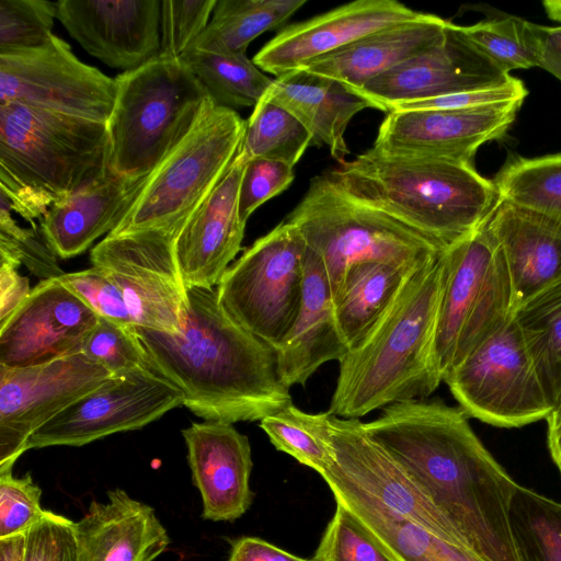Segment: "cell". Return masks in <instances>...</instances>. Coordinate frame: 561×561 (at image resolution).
Here are the masks:
<instances>
[{"label":"cell","mask_w":561,"mask_h":561,"mask_svg":"<svg viewBox=\"0 0 561 561\" xmlns=\"http://www.w3.org/2000/svg\"><path fill=\"white\" fill-rule=\"evenodd\" d=\"M366 434L410 477L483 561H519L510 508L518 484L483 446L468 415L440 400L385 407Z\"/></svg>","instance_id":"6da1fadb"},{"label":"cell","mask_w":561,"mask_h":561,"mask_svg":"<svg viewBox=\"0 0 561 561\" xmlns=\"http://www.w3.org/2000/svg\"><path fill=\"white\" fill-rule=\"evenodd\" d=\"M179 333L135 327L153 369L178 387L204 421H261L291 402L277 374L275 351L222 308L215 288L187 290Z\"/></svg>","instance_id":"7a4b0ae2"},{"label":"cell","mask_w":561,"mask_h":561,"mask_svg":"<svg viewBox=\"0 0 561 561\" xmlns=\"http://www.w3.org/2000/svg\"><path fill=\"white\" fill-rule=\"evenodd\" d=\"M446 278L445 250L413 271L365 334L339 360L329 413L358 419L432 394L443 381L436 335Z\"/></svg>","instance_id":"3957f363"},{"label":"cell","mask_w":561,"mask_h":561,"mask_svg":"<svg viewBox=\"0 0 561 561\" xmlns=\"http://www.w3.org/2000/svg\"><path fill=\"white\" fill-rule=\"evenodd\" d=\"M343 192L448 248L479 229L501 201L473 162L374 147L325 173Z\"/></svg>","instance_id":"277c9868"},{"label":"cell","mask_w":561,"mask_h":561,"mask_svg":"<svg viewBox=\"0 0 561 561\" xmlns=\"http://www.w3.org/2000/svg\"><path fill=\"white\" fill-rule=\"evenodd\" d=\"M285 220L299 230L307 247L321 260L333 298L354 265L378 262L414 270L446 249L353 198L325 173L311 179L306 194Z\"/></svg>","instance_id":"5b68a950"},{"label":"cell","mask_w":561,"mask_h":561,"mask_svg":"<svg viewBox=\"0 0 561 561\" xmlns=\"http://www.w3.org/2000/svg\"><path fill=\"white\" fill-rule=\"evenodd\" d=\"M117 92L106 123L110 169L146 176L191 130L209 99L180 59L157 57L116 77Z\"/></svg>","instance_id":"8992f818"},{"label":"cell","mask_w":561,"mask_h":561,"mask_svg":"<svg viewBox=\"0 0 561 561\" xmlns=\"http://www.w3.org/2000/svg\"><path fill=\"white\" fill-rule=\"evenodd\" d=\"M110 169L106 124L0 104V176L64 199Z\"/></svg>","instance_id":"52a82bcc"},{"label":"cell","mask_w":561,"mask_h":561,"mask_svg":"<svg viewBox=\"0 0 561 561\" xmlns=\"http://www.w3.org/2000/svg\"><path fill=\"white\" fill-rule=\"evenodd\" d=\"M245 125L237 111L207 99L191 130L151 172L134 205L108 234L184 225L239 153Z\"/></svg>","instance_id":"ba28073f"},{"label":"cell","mask_w":561,"mask_h":561,"mask_svg":"<svg viewBox=\"0 0 561 561\" xmlns=\"http://www.w3.org/2000/svg\"><path fill=\"white\" fill-rule=\"evenodd\" d=\"M436 355L443 378L478 344L500 329L517 302L504 256L484 224L445 249Z\"/></svg>","instance_id":"9c48e42d"},{"label":"cell","mask_w":561,"mask_h":561,"mask_svg":"<svg viewBox=\"0 0 561 561\" xmlns=\"http://www.w3.org/2000/svg\"><path fill=\"white\" fill-rule=\"evenodd\" d=\"M306 252L299 230L284 220L247 248L216 286L230 317L273 350L298 312Z\"/></svg>","instance_id":"30bf717a"},{"label":"cell","mask_w":561,"mask_h":561,"mask_svg":"<svg viewBox=\"0 0 561 561\" xmlns=\"http://www.w3.org/2000/svg\"><path fill=\"white\" fill-rule=\"evenodd\" d=\"M468 415L499 427H520L550 415L537 370L514 314L445 377Z\"/></svg>","instance_id":"8fae6325"},{"label":"cell","mask_w":561,"mask_h":561,"mask_svg":"<svg viewBox=\"0 0 561 561\" xmlns=\"http://www.w3.org/2000/svg\"><path fill=\"white\" fill-rule=\"evenodd\" d=\"M182 227L107 234L90 252L92 266L122 291L136 327L179 333L186 322L188 289L175 254Z\"/></svg>","instance_id":"7c38bea8"},{"label":"cell","mask_w":561,"mask_h":561,"mask_svg":"<svg viewBox=\"0 0 561 561\" xmlns=\"http://www.w3.org/2000/svg\"><path fill=\"white\" fill-rule=\"evenodd\" d=\"M117 81L79 60L53 35L45 45L0 54V104L31 107L106 124Z\"/></svg>","instance_id":"4fadbf2b"},{"label":"cell","mask_w":561,"mask_h":561,"mask_svg":"<svg viewBox=\"0 0 561 561\" xmlns=\"http://www.w3.org/2000/svg\"><path fill=\"white\" fill-rule=\"evenodd\" d=\"M183 400L181 390L154 370L112 377L35 431L26 447H79L139 430L183 405Z\"/></svg>","instance_id":"5bb4252c"},{"label":"cell","mask_w":561,"mask_h":561,"mask_svg":"<svg viewBox=\"0 0 561 561\" xmlns=\"http://www.w3.org/2000/svg\"><path fill=\"white\" fill-rule=\"evenodd\" d=\"M112 377L83 354L36 366H0V468H13L35 431Z\"/></svg>","instance_id":"9a60e30c"},{"label":"cell","mask_w":561,"mask_h":561,"mask_svg":"<svg viewBox=\"0 0 561 561\" xmlns=\"http://www.w3.org/2000/svg\"><path fill=\"white\" fill-rule=\"evenodd\" d=\"M98 320L58 277L42 279L0 321V366H36L82 354Z\"/></svg>","instance_id":"2e32d148"},{"label":"cell","mask_w":561,"mask_h":561,"mask_svg":"<svg viewBox=\"0 0 561 561\" xmlns=\"http://www.w3.org/2000/svg\"><path fill=\"white\" fill-rule=\"evenodd\" d=\"M511 77L471 46L457 24L448 21L444 39L355 92L388 113L403 103L490 88Z\"/></svg>","instance_id":"e0dca14e"},{"label":"cell","mask_w":561,"mask_h":561,"mask_svg":"<svg viewBox=\"0 0 561 561\" xmlns=\"http://www.w3.org/2000/svg\"><path fill=\"white\" fill-rule=\"evenodd\" d=\"M522 104L389 112L373 147L390 153L473 162L480 146L505 135Z\"/></svg>","instance_id":"ac0fdd59"},{"label":"cell","mask_w":561,"mask_h":561,"mask_svg":"<svg viewBox=\"0 0 561 561\" xmlns=\"http://www.w3.org/2000/svg\"><path fill=\"white\" fill-rule=\"evenodd\" d=\"M332 467L381 505L465 548L456 531L402 468L364 431L358 419L329 413ZM466 549V548H465Z\"/></svg>","instance_id":"d6986e66"},{"label":"cell","mask_w":561,"mask_h":561,"mask_svg":"<svg viewBox=\"0 0 561 561\" xmlns=\"http://www.w3.org/2000/svg\"><path fill=\"white\" fill-rule=\"evenodd\" d=\"M57 19L105 65L130 71L160 55V0H59Z\"/></svg>","instance_id":"ffe728a7"},{"label":"cell","mask_w":561,"mask_h":561,"mask_svg":"<svg viewBox=\"0 0 561 561\" xmlns=\"http://www.w3.org/2000/svg\"><path fill=\"white\" fill-rule=\"evenodd\" d=\"M417 13L394 0L353 1L283 28L256 53L253 61L277 78Z\"/></svg>","instance_id":"44dd1931"},{"label":"cell","mask_w":561,"mask_h":561,"mask_svg":"<svg viewBox=\"0 0 561 561\" xmlns=\"http://www.w3.org/2000/svg\"><path fill=\"white\" fill-rule=\"evenodd\" d=\"M247 162L239 151L176 238L175 254L187 289L215 288L241 250L245 222L239 216V188Z\"/></svg>","instance_id":"7402d4cb"},{"label":"cell","mask_w":561,"mask_h":561,"mask_svg":"<svg viewBox=\"0 0 561 561\" xmlns=\"http://www.w3.org/2000/svg\"><path fill=\"white\" fill-rule=\"evenodd\" d=\"M192 481L198 489L204 519L234 520L251 505V446L232 424L204 421L182 431Z\"/></svg>","instance_id":"603a6c76"},{"label":"cell","mask_w":561,"mask_h":561,"mask_svg":"<svg viewBox=\"0 0 561 561\" xmlns=\"http://www.w3.org/2000/svg\"><path fill=\"white\" fill-rule=\"evenodd\" d=\"M274 351L278 378L288 389L305 385L320 366L340 360L348 351L335 318L327 272L308 247L298 312Z\"/></svg>","instance_id":"cb8c5ba5"},{"label":"cell","mask_w":561,"mask_h":561,"mask_svg":"<svg viewBox=\"0 0 561 561\" xmlns=\"http://www.w3.org/2000/svg\"><path fill=\"white\" fill-rule=\"evenodd\" d=\"M149 175L123 176L108 169L101 178L54 203L39 220L46 244L61 259L85 252L96 239L118 226Z\"/></svg>","instance_id":"d4e9b609"},{"label":"cell","mask_w":561,"mask_h":561,"mask_svg":"<svg viewBox=\"0 0 561 561\" xmlns=\"http://www.w3.org/2000/svg\"><path fill=\"white\" fill-rule=\"evenodd\" d=\"M75 531L79 561H153L170 543L154 510L121 489L92 501Z\"/></svg>","instance_id":"484cf974"},{"label":"cell","mask_w":561,"mask_h":561,"mask_svg":"<svg viewBox=\"0 0 561 561\" xmlns=\"http://www.w3.org/2000/svg\"><path fill=\"white\" fill-rule=\"evenodd\" d=\"M485 228L506 262L517 306L561 280V225L503 199Z\"/></svg>","instance_id":"4316f807"},{"label":"cell","mask_w":561,"mask_h":561,"mask_svg":"<svg viewBox=\"0 0 561 561\" xmlns=\"http://www.w3.org/2000/svg\"><path fill=\"white\" fill-rule=\"evenodd\" d=\"M448 20L419 12L376 31L310 64L304 70L337 80L353 91L433 47L446 35Z\"/></svg>","instance_id":"83f0119b"},{"label":"cell","mask_w":561,"mask_h":561,"mask_svg":"<svg viewBox=\"0 0 561 561\" xmlns=\"http://www.w3.org/2000/svg\"><path fill=\"white\" fill-rule=\"evenodd\" d=\"M265 96L297 117L311 134V145L327 146L337 164L350 154L345 131L351 119L376 108L342 82L304 69L275 78Z\"/></svg>","instance_id":"f1b7e54d"},{"label":"cell","mask_w":561,"mask_h":561,"mask_svg":"<svg viewBox=\"0 0 561 561\" xmlns=\"http://www.w3.org/2000/svg\"><path fill=\"white\" fill-rule=\"evenodd\" d=\"M321 476L335 501L347 506L399 561H483L471 551L393 514L332 466Z\"/></svg>","instance_id":"f546056e"},{"label":"cell","mask_w":561,"mask_h":561,"mask_svg":"<svg viewBox=\"0 0 561 561\" xmlns=\"http://www.w3.org/2000/svg\"><path fill=\"white\" fill-rule=\"evenodd\" d=\"M415 270L378 262L357 264L348 270L333 298L337 325L348 348L379 318Z\"/></svg>","instance_id":"4dcf8cb0"},{"label":"cell","mask_w":561,"mask_h":561,"mask_svg":"<svg viewBox=\"0 0 561 561\" xmlns=\"http://www.w3.org/2000/svg\"><path fill=\"white\" fill-rule=\"evenodd\" d=\"M307 0H217L211 19L192 47L247 54L252 41L282 26Z\"/></svg>","instance_id":"1f68e13d"},{"label":"cell","mask_w":561,"mask_h":561,"mask_svg":"<svg viewBox=\"0 0 561 561\" xmlns=\"http://www.w3.org/2000/svg\"><path fill=\"white\" fill-rule=\"evenodd\" d=\"M514 317L552 411L561 408V280L520 302Z\"/></svg>","instance_id":"d6a6232c"},{"label":"cell","mask_w":561,"mask_h":561,"mask_svg":"<svg viewBox=\"0 0 561 561\" xmlns=\"http://www.w3.org/2000/svg\"><path fill=\"white\" fill-rule=\"evenodd\" d=\"M179 59L216 105L233 111L254 107L274 81L247 54L213 53L191 47Z\"/></svg>","instance_id":"836d02e7"},{"label":"cell","mask_w":561,"mask_h":561,"mask_svg":"<svg viewBox=\"0 0 561 561\" xmlns=\"http://www.w3.org/2000/svg\"><path fill=\"white\" fill-rule=\"evenodd\" d=\"M493 181L501 199L561 225V152L512 158Z\"/></svg>","instance_id":"e575fe53"},{"label":"cell","mask_w":561,"mask_h":561,"mask_svg":"<svg viewBox=\"0 0 561 561\" xmlns=\"http://www.w3.org/2000/svg\"><path fill=\"white\" fill-rule=\"evenodd\" d=\"M510 524L519 561H561V503L519 485Z\"/></svg>","instance_id":"d590c367"},{"label":"cell","mask_w":561,"mask_h":561,"mask_svg":"<svg viewBox=\"0 0 561 561\" xmlns=\"http://www.w3.org/2000/svg\"><path fill=\"white\" fill-rule=\"evenodd\" d=\"M311 145V134L283 106L264 96L247 121L240 152L254 158L285 162L291 167Z\"/></svg>","instance_id":"8d00e7d4"},{"label":"cell","mask_w":561,"mask_h":561,"mask_svg":"<svg viewBox=\"0 0 561 561\" xmlns=\"http://www.w3.org/2000/svg\"><path fill=\"white\" fill-rule=\"evenodd\" d=\"M457 28L471 46L504 73L538 67V24L505 15L472 25H457Z\"/></svg>","instance_id":"74e56055"},{"label":"cell","mask_w":561,"mask_h":561,"mask_svg":"<svg viewBox=\"0 0 561 561\" xmlns=\"http://www.w3.org/2000/svg\"><path fill=\"white\" fill-rule=\"evenodd\" d=\"M260 426L276 449L320 474L332 465L328 411L307 413L290 403L262 419Z\"/></svg>","instance_id":"f35d334b"},{"label":"cell","mask_w":561,"mask_h":561,"mask_svg":"<svg viewBox=\"0 0 561 561\" xmlns=\"http://www.w3.org/2000/svg\"><path fill=\"white\" fill-rule=\"evenodd\" d=\"M317 561H399L390 549L343 503L336 502L313 557Z\"/></svg>","instance_id":"ab89813d"},{"label":"cell","mask_w":561,"mask_h":561,"mask_svg":"<svg viewBox=\"0 0 561 561\" xmlns=\"http://www.w3.org/2000/svg\"><path fill=\"white\" fill-rule=\"evenodd\" d=\"M134 328L99 317L82 354L113 377H123L137 370H154Z\"/></svg>","instance_id":"60d3db41"},{"label":"cell","mask_w":561,"mask_h":561,"mask_svg":"<svg viewBox=\"0 0 561 561\" xmlns=\"http://www.w3.org/2000/svg\"><path fill=\"white\" fill-rule=\"evenodd\" d=\"M56 2L0 0V54L37 48L51 38Z\"/></svg>","instance_id":"b9f144b4"},{"label":"cell","mask_w":561,"mask_h":561,"mask_svg":"<svg viewBox=\"0 0 561 561\" xmlns=\"http://www.w3.org/2000/svg\"><path fill=\"white\" fill-rule=\"evenodd\" d=\"M217 0H162L160 57L179 59L204 32Z\"/></svg>","instance_id":"7bdbcfd3"},{"label":"cell","mask_w":561,"mask_h":561,"mask_svg":"<svg viewBox=\"0 0 561 561\" xmlns=\"http://www.w3.org/2000/svg\"><path fill=\"white\" fill-rule=\"evenodd\" d=\"M41 496L30 473L15 478L12 468H0V538L25 533L45 515Z\"/></svg>","instance_id":"ee69618b"},{"label":"cell","mask_w":561,"mask_h":561,"mask_svg":"<svg viewBox=\"0 0 561 561\" xmlns=\"http://www.w3.org/2000/svg\"><path fill=\"white\" fill-rule=\"evenodd\" d=\"M58 279L98 317L124 327H136L122 291L98 268L92 266L80 272L64 273Z\"/></svg>","instance_id":"f6af8a7d"},{"label":"cell","mask_w":561,"mask_h":561,"mask_svg":"<svg viewBox=\"0 0 561 561\" xmlns=\"http://www.w3.org/2000/svg\"><path fill=\"white\" fill-rule=\"evenodd\" d=\"M294 167L276 160H248L239 188V216L247 224L265 202L285 191L294 181Z\"/></svg>","instance_id":"bcb514c9"},{"label":"cell","mask_w":561,"mask_h":561,"mask_svg":"<svg viewBox=\"0 0 561 561\" xmlns=\"http://www.w3.org/2000/svg\"><path fill=\"white\" fill-rule=\"evenodd\" d=\"M76 523L46 510L25 531L24 561H79Z\"/></svg>","instance_id":"7dc6e473"},{"label":"cell","mask_w":561,"mask_h":561,"mask_svg":"<svg viewBox=\"0 0 561 561\" xmlns=\"http://www.w3.org/2000/svg\"><path fill=\"white\" fill-rule=\"evenodd\" d=\"M11 211L7 198L0 194V237L13 245L22 264L43 279L62 275L57 256L46 244L41 230L37 227H20Z\"/></svg>","instance_id":"c3c4849f"},{"label":"cell","mask_w":561,"mask_h":561,"mask_svg":"<svg viewBox=\"0 0 561 561\" xmlns=\"http://www.w3.org/2000/svg\"><path fill=\"white\" fill-rule=\"evenodd\" d=\"M527 94L528 91L523 81L512 76L507 81L497 85L448 94L419 102L403 103L392 107L389 112L468 108L511 102H524Z\"/></svg>","instance_id":"681fc988"},{"label":"cell","mask_w":561,"mask_h":561,"mask_svg":"<svg viewBox=\"0 0 561 561\" xmlns=\"http://www.w3.org/2000/svg\"><path fill=\"white\" fill-rule=\"evenodd\" d=\"M18 266L0 262V321L7 319L30 295L28 279Z\"/></svg>","instance_id":"f907efd6"},{"label":"cell","mask_w":561,"mask_h":561,"mask_svg":"<svg viewBox=\"0 0 561 561\" xmlns=\"http://www.w3.org/2000/svg\"><path fill=\"white\" fill-rule=\"evenodd\" d=\"M227 561H317L298 558L272 543L254 537H243L232 545Z\"/></svg>","instance_id":"816d5d0a"},{"label":"cell","mask_w":561,"mask_h":561,"mask_svg":"<svg viewBox=\"0 0 561 561\" xmlns=\"http://www.w3.org/2000/svg\"><path fill=\"white\" fill-rule=\"evenodd\" d=\"M538 33L540 43L538 67L561 81V25H538Z\"/></svg>","instance_id":"f5cc1de1"},{"label":"cell","mask_w":561,"mask_h":561,"mask_svg":"<svg viewBox=\"0 0 561 561\" xmlns=\"http://www.w3.org/2000/svg\"><path fill=\"white\" fill-rule=\"evenodd\" d=\"M547 444L550 456L561 473V408L551 411L547 417Z\"/></svg>","instance_id":"db71d44e"},{"label":"cell","mask_w":561,"mask_h":561,"mask_svg":"<svg viewBox=\"0 0 561 561\" xmlns=\"http://www.w3.org/2000/svg\"><path fill=\"white\" fill-rule=\"evenodd\" d=\"M25 533L0 538V561H24Z\"/></svg>","instance_id":"11a10c76"},{"label":"cell","mask_w":561,"mask_h":561,"mask_svg":"<svg viewBox=\"0 0 561 561\" xmlns=\"http://www.w3.org/2000/svg\"><path fill=\"white\" fill-rule=\"evenodd\" d=\"M542 5L547 15L561 24V0H545Z\"/></svg>","instance_id":"9f6ffc18"}]
</instances>
